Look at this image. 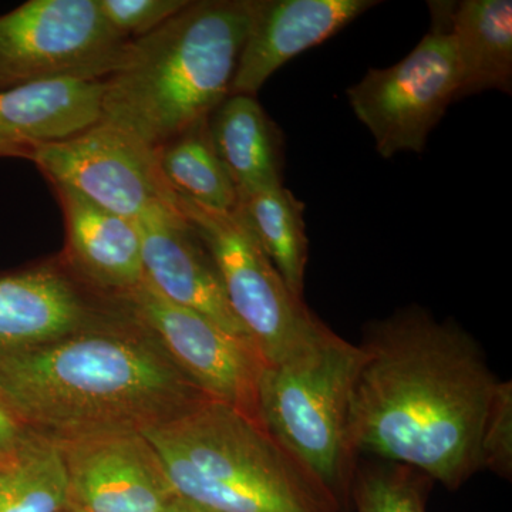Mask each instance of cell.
Returning <instances> with one entry per match:
<instances>
[{"label":"cell","mask_w":512,"mask_h":512,"mask_svg":"<svg viewBox=\"0 0 512 512\" xmlns=\"http://www.w3.org/2000/svg\"><path fill=\"white\" fill-rule=\"evenodd\" d=\"M350 402L357 456L403 464L457 490L480 468L495 377L476 340L453 320L410 308L367 326Z\"/></svg>","instance_id":"6da1fadb"},{"label":"cell","mask_w":512,"mask_h":512,"mask_svg":"<svg viewBox=\"0 0 512 512\" xmlns=\"http://www.w3.org/2000/svg\"><path fill=\"white\" fill-rule=\"evenodd\" d=\"M205 400L127 309L96 328L0 357V404L23 429L56 443L141 431Z\"/></svg>","instance_id":"7a4b0ae2"},{"label":"cell","mask_w":512,"mask_h":512,"mask_svg":"<svg viewBox=\"0 0 512 512\" xmlns=\"http://www.w3.org/2000/svg\"><path fill=\"white\" fill-rule=\"evenodd\" d=\"M255 0H198L130 40L103 80L101 121L160 148L208 119L231 94Z\"/></svg>","instance_id":"3957f363"},{"label":"cell","mask_w":512,"mask_h":512,"mask_svg":"<svg viewBox=\"0 0 512 512\" xmlns=\"http://www.w3.org/2000/svg\"><path fill=\"white\" fill-rule=\"evenodd\" d=\"M175 494L214 512H340L259 421L205 400L141 430Z\"/></svg>","instance_id":"277c9868"},{"label":"cell","mask_w":512,"mask_h":512,"mask_svg":"<svg viewBox=\"0 0 512 512\" xmlns=\"http://www.w3.org/2000/svg\"><path fill=\"white\" fill-rule=\"evenodd\" d=\"M363 350L328 326L259 380L258 417L323 485L340 512L352 511L359 456L349 436L350 402Z\"/></svg>","instance_id":"5b68a950"},{"label":"cell","mask_w":512,"mask_h":512,"mask_svg":"<svg viewBox=\"0 0 512 512\" xmlns=\"http://www.w3.org/2000/svg\"><path fill=\"white\" fill-rule=\"evenodd\" d=\"M178 207L210 252L229 308L266 366L318 338L325 323L289 292L238 208L215 211L181 197Z\"/></svg>","instance_id":"8992f818"},{"label":"cell","mask_w":512,"mask_h":512,"mask_svg":"<svg viewBox=\"0 0 512 512\" xmlns=\"http://www.w3.org/2000/svg\"><path fill=\"white\" fill-rule=\"evenodd\" d=\"M130 39L99 0H29L0 15V90L50 80H104Z\"/></svg>","instance_id":"52a82bcc"},{"label":"cell","mask_w":512,"mask_h":512,"mask_svg":"<svg viewBox=\"0 0 512 512\" xmlns=\"http://www.w3.org/2000/svg\"><path fill=\"white\" fill-rule=\"evenodd\" d=\"M433 28L399 63L370 69L349 87L353 113L375 138L383 158L403 151L423 153L431 130L457 100L456 47L447 28L444 3H429Z\"/></svg>","instance_id":"ba28073f"},{"label":"cell","mask_w":512,"mask_h":512,"mask_svg":"<svg viewBox=\"0 0 512 512\" xmlns=\"http://www.w3.org/2000/svg\"><path fill=\"white\" fill-rule=\"evenodd\" d=\"M29 161L50 184L72 188L128 221L178 208V195L165 181L157 148L106 121L40 147Z\"/></svg>","instance_id":"9c48e42d"},{"label":"cell","mask_w":512,"mask_h":512,"mask_svg":"<svg viewBox=\"0 0 512 512\" xmlns=\"http://www.w3.org/2000/svg\"><path fill=\"white\" fill-rule=\"evenodd\" d=\"M116 299L153 333L208 399L259 421V380L266 363L252 342L232 335L194 309L168 301L146 279Z\"/></svg>","instance_id":"30bf717a"},{"label":"cell","mask_w":512,"mask_h":512,"mask_svg":"<svg viewBox=\"0 0 512 512\" xmlns=\"http://www.w3.org/2000/svg\"><path fill=\"white\" fill-rule=\"evenodd\" d=\"M126 312L60 262L0 275V357L96 328Z\"/></svg>","instance_id":"8fae6325"},{"label":"cell","mask_w":512,"mask_h":512,"mask_svg":"<svg viewBox=\"0 0 512 512\" xmlns=\"http://www.w3.org/2000/svg\"><path fill=\"white\" fill-rule=\"evenodd\" d=\"M59 444L72 504L80 510L160 512L177 495L141 431H110Z\"/></svg>","instance_id":"7c38bea8"},{"label":"cell","mask_w":512,"mask_h":512,"mask_svg":"<svg viewBox=\"0 0 512 512\" xmlns=\"http://www.w3.org/2000/svg\"><path fill=\"white\" fill-rule=\"evenodd\" d=\"M134 224L148 284L168 301L194 309L251 342L229 308L210 252L180 207L151 212Z\"/></svg>","instance_id":"4fadbf2b"},{"label":"cell","mask_w":512,"mask_h":512,"mask_svg":"<svg viewBox=\"0 0 512 512\" xmlns=\"http://www.w3.org/2000/svg\"><path fill=\"white\" fill-rule=\"evenodd\" d=\"M376 5L373 0H255L231 94L255 96L285 63L326 42Z\"/></svg>","instance_id":"5bb4252c"},{"label":"cell","mask_w":512,"mask_h":512,"mask_svg":"<svg viewBox=\"0 0 512 512\" xmlns=\"http://www.w3.org/2000/svg\"><path fill=\"white\" fill-rule=\"evenodd\" d=\"M66 227L63 262L83 284L107 298H119L144 281L136 224L103 210L72 188L50 184Z\"/></svg>","instance_id":"9a60e30c"},{"label":"cell","mask_w":512,"mask_h":512,"mask_svg":"<svg viewBox=\"0 0 512 512\" xmlns=\"http://www.w3.org/2000/svg\"><path fill=\"white\" fill-rule=\"evenodd\" d=\"M103 80H50L0 90V158L30 160L40 147L101 119Z\"/></svg>","instance_id":"2e32d148"},{"label":"cell","mask_w":512,"mask_h":512,"mask_svg":"<svg viewBox=\"0 0 512 512\" xmlns=\"http://www.w3.org/2000/svg\"><path fill=\"white\" fill-rule=\"evenodd\" d=\"M208 127L239 200L282 185V134L255 96L231 94L212 111Z\"/></svg>","instance_id":"e0dca14e"},{"label":"cell","mask_w":512,"mask_h":512,"mask_svg":"<svg viewBox=\"0 0 512 512\" xmlns=\"http://www.w3.org/2000/svg\"><path fill=\"white\" fill-rule=\"evenodd\" d=\"M444 12L456 47L457 100L487 90L511 94V0L444 3Z\"/></svg>","instance_id":"ac0fdd59"},{"label":"cell","mask_w":512,"mask_h":512,"mask_svg":"<svg viewBox=\"0 0 512 512\" xmlns=\"http://www.w3.org/2000/svg\"><path fill=\"white\" fill-rule=\"evenodd\" d=\"M70 505L62 447L28 431L0 457V512H64Z\"/></svg>","instance_id":"d6986e66"},{"label":"cell","mask_w":512,"mask_h":512,"mask_svg":"<svg viewBox=\"0 0 512 512\" xmlns=\"http://www.w3.org/2000/svg\"><path fill=\"white\" fill-rule=\"evenodd\" d=\"M238 210L289 292L303 302L309 245L303 220L305 204L284 185H276L241 198Z\"/></svg>","instance_id":"ffe728a7"},{"label":"cell","mask_w":512,"mask_h":512,"mask_svg":"<svg viewBox=\"0 0 512 512\" xmlns=\"http://www.w3.org/2000/svg\"><path fill=\"white\" fill-rule=\"evenodd\" d=\"M208 119L157 148L160 168L178 197L210 210L235 211L238 192L212 146Z\"/></svg>","instance_id":"44dd1931"},{"label":"cell","mask_w":512,"mask_h":512,"mask_svg":"<svg viewBox=\"0 0 512 512\" xmlns=\"http://www.w3.org/2000/svg\"><path fill=\"white\" fill-rule=\"evenodd\" d=\"M431 483L429 477L403 464L357 466L352 508L356 512H426Z\"/></svg>","instance_id":"7402d4cb"},{"label":"cell","mask_w":512,"mask_h":512,"mask_svg":"<svg viewBox=\"0 0 512 512\" xmlns=\"http://www.w3.org/2000/svg\"><path fill=\"white\" fill-rule=\"evenodd\" d=\"M480 468L503 478L512 474V383L498 382L480 437Z\"/></svg>","instance_id":"603a6c76"},{"label":"cell","mask_w":512,"mask_h":512,"mask_svg":"<svg viewBox=\"0 0 512 512\" xmlns=\"http://www.w3.org/2000/svg\"><path fill=\"white\" fill-rule=\"evenodd\" d=\"M188 3L190 0H99V8L120 35L133 40L163 26Z\"/></svg>","instance_id":"cb8c5ba5"},{"label":"cell","mask_w":512,"mask_h":512,"mask_svg":"<svg viewBox=\"0 0 512 512\" xmlns=\"http://www.w3.org/2000/svg\"><path fill=\"white\" fill-rule=\"evenodd\" d=\"M26 434L28 430L23 429L19 421L0 404V457L18 446Z\"/></svg>","instance_id":"d4e9b609"},{"label":"cell","mask_w":512,"mask_h":512,"mask_svg":"<svg viewBox=\"0 0 512 512\" xmlns=\"http://www.w3.org/2000/svg\"><path fill=\"white\" fill-rule=\"evenodd\" d=\"M160 512H214L202 505L194 503V501L187 500V498L175 495L173 500L170 501L163 510Z\"/></svg>","instance_id":"484cf974"},{"label":"cell","mask_w":512,"mask_h":512,"mask_svg":"<svg viewBox=\"0 0 512 512\" xmlns=\"http://www.w3.org/2000/svg\"><path fill=\"white\" fill-rule=\"evenodd\" d=\"M64 512H86V511H83V510H80V508H77V507H74V505H70L69 508H67L66 511Z\"/></svg>","instance_id":"4316f807"}]
</instances>
